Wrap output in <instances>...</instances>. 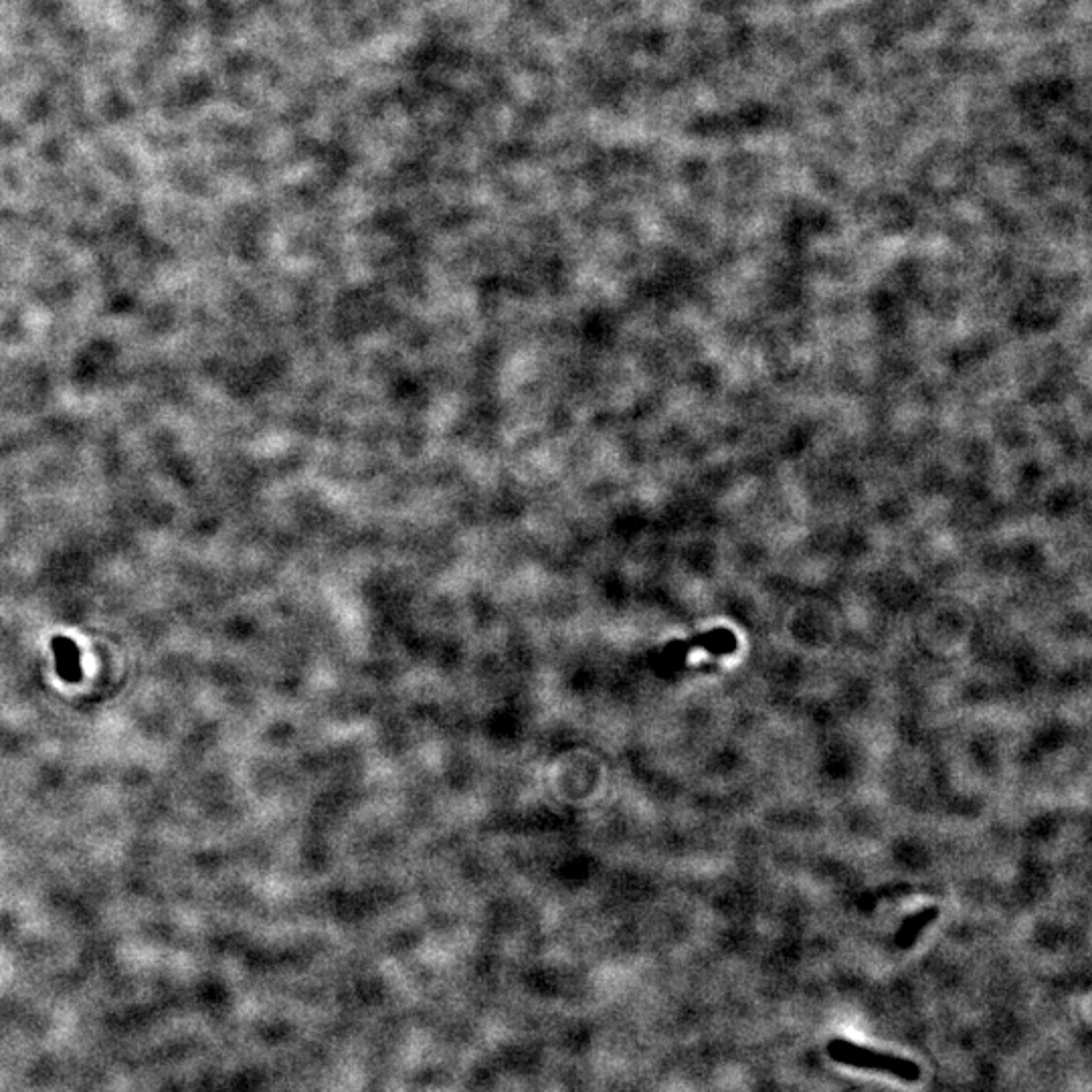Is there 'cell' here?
<instances>
[{"mask_svg":"<svg viewBox=\"0 0 1092 1092\" xmlns=\"http://www.w3.org/2000/svg\"><path fill=\"white\" fill-rule=\"evenodd\" d=\"M827 1054L838 1064L854 1066V1068H862V1070L884 1072L889 1076H895V1079L906 1081V1083H914V1081L921 1079L919 1064H914V1062H910L906 1058L895 1056V1054L878 1053L874 1048L858 1046V1044L848 1042V1040H831V1042H827Z\"/></svg>","mask_w":1092,"mask_h":1092,"instance_id":"cell-1","label":"cell"},{"mask_svg":"<svg viewBox=\"0 0 1092 1092\" xmlns=\"http://www.w3.org/2000/svg\"><path fill=\"white\" fill-rule=\"evenodd\" d=\"M51 650L55 656V667L61 680L65 682H78L81 680V663H79L78 646L67 637H55L51 641Z\"/></svg>","mask_w":1092,"mask_h":1092,"instance_id":"cell-2","label":"cell"},{"mask_svg":"<svg viewBox=\"0 0 1092 1092\" xmlns=\"http://www.w3.org/2000/svg\"><path fill=\"white\" fill-rule=\"evenodd\" d=\"M936 917V908H929V910H923L919 912L917 917H910L904 927L900 929V933L897 935L898 947H910L914 943L917 935L933 921Z\"/></svg>","mask_w":1092,"mask_h":1092,"instance_id":"cell-3","label":"cell"}]
</instances>
